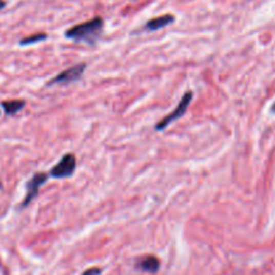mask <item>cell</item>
Returning <instances> with one entry per match:
<instances>
[{
  "label": "cell",
  "instance_id": "1",
  "mask_svg": "<svg viewBox=\"0 0 275 275\" xmlns=\"http://www.w3.org/2000/svg\"><path fill=\"white\" fill-rule=\"evenodd\" d=\"M102 27H104V21L101 17H94L91 21L69 28L65 35H66V38L77 41V42L94 43L98 36L101 35Z\"/></svg>",
  "mask_w": 275,
  "mask_h": 275
},
{
  "label": "cell",
  "instance_id": "2",
  "mask_svg": "<svg viewBox=\"0 0 275 275\" xmlns=\"http://www.w3.org/2000/svg\"><path fill=\"white\" fill-rule=\"evenodd\" d=\"M192 98H193V93H192V91H185L183 98H181L180 102H179L178 106H176V109H174L171 114L165 115L161 121L157 122L156 126H154V129H156L157 132H161V130H164L165 128H168V126L171 125L172 122H174L176 120L183 117V115L185 114V112H187L189 104H191Z\"/></svg>",
  "mask_w": 275,
  "mask_h": 275
},
{
  "label": "cell",
  "instance_id": "3",
  "mask_svg": "<svg viewBox=\"0 0 275 275\" xmlns=\"http://www.w3.org/2000/svg\"><path fill=\"white\" fill-rule=\"evenodd\" d=\"M77 167V160L73 153H67L60 160V163L56 164L55 167L51 168L50 171V176L54 179H65L73 176L74 171Z\"/></svg>",
  "mask_w": 275,
  "mask_h": 275
},
{
  "label": "cell",
  "instance_id": "4",
  "mask_svg": "<svg viewBox=\"0 0 275 275\" xmlns=\"http://www.w3.org/2000/svg\"><path fill=\"white\" fill-rule=\"evenodd\" d=\"M85 70H86V63H78L75 66L63 70L62 73L50 81L49 85H69L71 82H75L84 75Z\"/></svg>",
  "mask_w": 275,
  "mask_h": 275
},
{
  "label": "cell",
  "instance_id": "5",
  "mask_svg": "<svg viewBox=\"0 0 275 275\" xmlns=\"http://www.w3.org/2000/svg\"><path fill=\"white\" fill-rule=\"evenodd\" d=\"M46 180H47V174L46 173H35L34 176H32L31 180L27 183V193H26V198L25 200H23V203H22V208L27 207L28 204L36 198L39 188L45 184Z\"/></svg>",
  "mask_w": 275,
  "mask_h": 275
},
{
  "label": "cell",
  "instance_id": "6",
  "mask_svg": "<svg viewBox=\"0 0 275 275\" xmlns=\"http://www.w3.org/2000/svg\"><path fill=\"white\" fill-rule=\"evenodd\" d=\"M137 268L143 270L145 272H157L159 268H160V261L153 257V255H145L143 258H140L139 261L136 262Z\"/></svg>",
  "mask_w": 275,
  "mask_h": 275
},
{
  "label": "cell",
  "instance_id": "7",
  "mask_svg": "<svg viewBox=\"0 0 275 275\" xmlns=\"http://www.w3.org/2000/svg\"><path fill=\"white\" fill-rule=\"evenodd\" d=\"M174 22V16L171 14L163 15V16L153 17L152 21H149L145 25V30H149V31H156V30H160V28L167 27V26L172 25Z\"/></svg>",
  "mask_w": 275,
  "mask_h": 275
},
{
  "label": "cell",
  "instance_id": "8",
  "mask_svg": "<svg viewBox=\"0 0 275 275\" xmlns=\"http://www.w3.org/2000/svg\"><path fill=\"white\" fill-rule=\"evenodd\" d=\"M2 108L4 113L7 115H14L17 112H21L22 109L25 108V101L22 100H12V101H4L2 102Z\"/></svg>",
  "mask_w": 275,
  "mask_h": 275
},
{
  "label": "cell",
  "instance_id": "9",
  "mask_svg": "<svg viewBox=\"0 0 275 275\" xmlns=\"http://www.w3.org/2000/svg\"><path fill=\"white\" fill-rule=\"evenodd\" d=\"M47 38V35L46 34H35L31 35V36H27V38H23L21 41L22 46H27V45H34V43L42 42L45 39Z\"/></svg>",
  "mask_w": 275,
  "mask_h": 275
},
{
  "label": "cell",
  "instance_id": "10",
  "mask_svg": "<svg viewBox=\"0 0 275 275\" xmlns=\"http://www.w3.org/2000/svg\"><path fill=\"white\" fill-rule=\"evenodd\" d=\"M100 274H101V268L93 267V268H89V270H86V271H85L82 275H100Z\"/></svg>",
  "mask_w": 275,
  "mask_h": 275
},
{
  "label": "cell",
  "instance_id": "11",
  "mask_svg": "<svg viewBox=\"0 0 275 275\" xmlns=\"http://www.w3.org/2000/svg\"><path fill=\"white\" fill-rule=\"evenodd\" d=\"M4 6H6V2H4V0H0V10L4 8Z\"/></svg>",
  "mask_w": 275,
  "mask_h": 275
},
{
  "label": "cell",
  "instance_id": "12",
  "mask_svg": "<svg viewBox=\"0 0 275 275\" xmlns=\"http://www.w3.org/2000/svg\"><path fill=\"white\" fill-rule=\"evenodd\" d=\"M271 112H272V113H275V102H274V105H272V108H271Z\"/></svg>",
  "mask_w": 275,
  "mask_h": 275
},
{
  "label": "cell",
  "instance_id": "13",
  "mask_svg": "<svg viewBox=\"0 0 275 275\" xmlns=\"http://www.w3.org/2000/svg\"><path fill=\"white\" fill-rule=\"evenodd\" d=\"M0 188H2V184H0Z\"/></svg>",
  "mask_w": 275,
  "mask_h": 275
}]
</instances>
